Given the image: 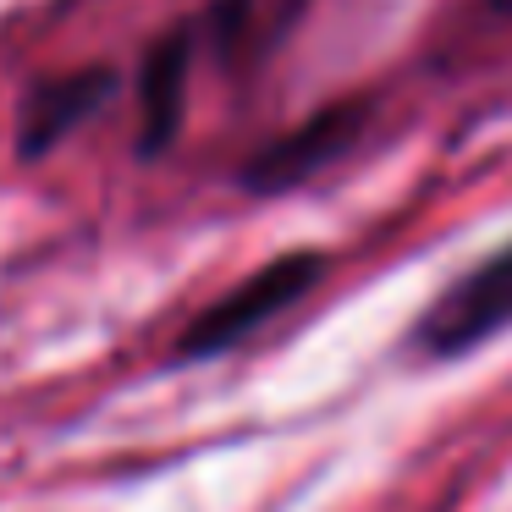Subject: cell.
Instances as JSON below:
<instances>
[{"label": "cell", "instance_id": "obj_3", "mask_svg": "<svg viewBox=\"0 0 512 512\" xmlns=\"http://www.w3.org/2000/svg\"><path fill=\"white\" fill-rule=\"evenodd\" d=\"M375 122V105L369 100H331L314 116H303L298 127H287L281 138H270L254 160L243 166V188L259 193V199H276V193H292L303 182H314L320 171H331L342 155H353L358 138Z\"/></svg>", "mask_w": 512, "mask_h": 512}, {"label": "cell", "instance_id": "obj_1", "mask_svg": "<svg viewBox=\"0 0 512 512\" xmlns=\"http://www.w3.org/2000/svg\"><path fill=\"white\" fill-rule=\"evenodd\" d=\"M320 281H325V254H314V248H292V254L270 259L254 276L237 281L232 292H221V298L182 331L177 358L182 364H199V358L232 353V347H243L254 331H265L270 320H281L292 303H303Z\"/></svg>", "mask_w": 512, "mask_h": 512}, {"label": "cell", "instance_id": "obj_2", "mask_svg": "<svg viewBox=\"0 0 512 512\" xmlns=\"http://www.w3.org/2000/svg\"><path fill=\"white\" fill-rule=\"evenodd\" d=\"M512 331V243L452 281L413 325V347L430 358H463Z\"/></svg>", "mask_w": 512, "mask_h": 512}, {"label": "cell", "instance_id": "obj_6", "mask_svg": "<svg viewBox=\"0 0 512 512\" xmlns=\"http://www.w3.org/2000/svg\"><path fill=\"white\" fill-rule=\"evenodd\" d=\"M490 6H496V12H507V17H512V0H490Z\"/></svg>", "mask_w": 512, "mask_h": 512}, {"label": "cell", "instance_id": "obj_5", "mask_svg": "<svg viewBox=\"0 0 512 512\" xmlns=\"http://www.w3.org/2000/svg\"><path fill=\"white\" fill-rule=\"evenodd\" d=\"M188 72H193V34L171 28L155 39L138 67V155H160L182 133L188 116Z\"/></svg>", "mask_w": 512, "mask_h": 512}, {"label": "cell", "instance_id": "obj_4", "mask_svg": "<svg viewBox=\"0 0 512 512\" xmlns=\"http://www.w3.org/2000/svg\"><path fill=\"white\" fill-rule=\"evenodd\" d=\"M116 94V72L111 67H72V72H56V78L34 83L17 111V155L23 160H39L72 138L89 116L105 111V100Z\"/></svg>", "mask_w": 512, "mask_h": 512}]
</instances>
